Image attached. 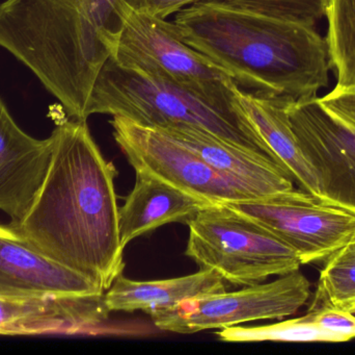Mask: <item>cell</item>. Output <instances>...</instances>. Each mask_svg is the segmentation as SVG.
Here are the masks:
<instances>
[{"mask_svg":"<svg viewBox=\"0 0 355 355\" xmlns=\"http://www.w3.org/2000/svg\"><path fill=\"white\" fill-rule=\"evenodd\" d=\"M349 242H354V243H355V231H354V236H352V240H350Z\"/></svg>","mask_w":355,"mask_h":355,"instance_id":"cell-25","label":"cell"},{"mask_svg":"<svg viewBox=\"0 0 355 355\" xmlns=\"http://www.w3.org/2000/svg\"><path fill=\"white\" fill-rule=\"evenodd\" d=\"M310 296L311 283L297 270L271 283L186 299L149 315L162 331L191 335L254 321L279 320L296 314Z\"/></svg>","mask_w":355,"mask_h":355,"instance_id":"cell-6","label":"cell"},{"mask_svg":"<svg viewBox=\"0 0 355 355\" xmlns=\"http://www.w3.org/2000/svg\"><path fill=\"white\" fill-rule=\"evenodd\" d=\"M225 204L295 250L302 265L327 262L355 231V213L302 190Z\"/></svg>","mask_w":355,"mask_h":355,"instance_id":"cell-9","label":"cell"},{"mask_svg":"<svg viewBox=\"0 0 355 355\" xmlns=\"http://www.w3.org/2000/svg\"><path fill=\"white\" fill-rule=\"evenodd\" d=\"M319 101L334 116L355 129V85L336 87L331 93L319 98Z\"/></svg>","mask_w":355,"mask_h":355,"instance_id":"cell-23","label":"cell"},{"mask_svg":"<svg viewBox=\"0 0 355 355\" xmlns=\"http://www.w3.org/2000/svg\"><path fill=\"white\" fill-rule=\"evenodd\" d=\"M237 10L313 28L327 16L329 0H208Z\"/></svg>","mask_w":355,"mask_h":355,"instance_id":"cell-21","label":"cell"},{"mask_svg":"<svg viewBox=\"0 0 355 355\" xmlns=\"http://www.w3.org/2000/svg\"><path fill=\"white\" fill-rule=\"evenodd\" d=\"M52 156L26 216L10 224L48 258L107 291L124 270L119 233L116 170L92 137L87 120L52 131Z\"/></svg>","mask_w":355,"mask_h":355,"instance_id":"cell-1","label":"cell"},{"mask_svg":"<svg viewBox=\"0 0 355 355\" xmlns=\"http://www.w3.org/2000/svg\"><path fill=\"white\" fill-rule=\"evenodd\" d=\"M162 131L196 152L215 170L248 188L258 199L294 189L291 175L269 156L190 125H175Z\"/></svg>","mask_w":355,"mask_h":355,"instance_id":"cell-14","label":"cell"},{"mask_svg":"<svg viewBox=\"0 0 355 355\" xmlns=\"http://www.w3.org/2000/svg\"><path fill=\"white\" fill-rule=\"evenodd\" d=\"M213 206L150 175L137 173L135 187L119 208L121 245L175 222L187 223L207 206Z\"/></svg>","mask_w":355,"mask_h":355,"instance_id":"cell-16","label":"cell"},{"mask_svg":"<svg viewBox=\"0 0 355 355\" xmlns=\"http://www.w3.org/2000/svg\"><path fill=\"white\" fill-rule=\"evenodd\" d=\"M104 294L0 296V335L76 333L93 329L104 322L110 313Z\"/></svg>","mask_w":355,"mask_h":355,"instance_id":"cell-13","label":"cell"},{"mask_svg":"<svg viewBox=\"0 0 355 355\" xmlns=\"http://www.w3.org/2000/svg\"><path fill=\"white\" fill-rule=\"evenodd\" d=\"M327 43L338 88L355 85V0H329Z\"/></svg>","mask_w":355,"mask_h":355,"instance_id":"cell-18","label":"cell"},{"mask_svg":"<svg viewBox=\"0 0 355 355\" xmlns=\"http://www.w3.org/2000/svg\"><path fill=\"white\" fill-rule=\"evenodd\" d=\"M185 254L225 283L248 287L300 270V256L281 239L227 204L207 206L187 222Z\"/></svg>","mask_w":355,"mask_h":355,"instance_id":"cell-5","label":"cell"},{"mask_svg":"<svg viewBox=\"0 0 355 355\" xmlns=\"http://www.w3.org/2000/svg\"><path fill=\"white\" fill-rule=\"evenodd\" d=\"M200 0H137V10H144L152 16L166 19L175 12H180L184 6Z\"/></svg>","mask_w":355,"mask_h":355,"instance_id":"cell-24","label":"cell"},{"mask_svg":"<svg viewBox=\"0 0 355 355\" xmlns=\"http://www.w3.org/2000/svg\"><path fill=\"white\" fill-rule=\"evenodd\" d=\"M174 24L239 87L304 101L329 83L327 40L311 27L208 0L178 12Z\"/></svg>","mask_w":355,"mask_h":355,"instance_id":"cell-3","label":"cell"},{"mask_svg":"<svg viewBox=\"0 0 355 355\" xmlns=\"http://www.w3.org/2000/svg\"><path fill=\"white\" fill-rule=\"evenodd\" d=\"M329 304L355 313V243L348 242L327 261L311 308Z\"/></svg>","mask_w":355,"mask_h":355,"instance_id":"cell-20","label":"cell"},{"mask_svg":"<svg viewBox=\"0 0 355 355\" xmlns=\"http://www.w3.org/2000/svg\"><path fill=\"white\" fill-rule=\"evenodd\" d=\"M137 0H6L0 46L31 69L71 119L87 120L92 91Z\"/></svg>","mask_w":355,"mask_h":355,"instance_id":"cell-2","label":"cell"},{"mask_svg":"<svg viewBox=\"0 0 355 355\" xmlns=\"http://www.w3.org/2000/svg\"><path fill=\"white\" fill-rule=\"evenodd\" d=\"M238 87L196 91L146 76L110 58L98 75L87 115V118L95 114L125 117L143 126L159 129L190 125L272 158L238 102Z\"/></svg>","mask_w":355,"mask_h":355,"instance_id":"cell-4","label":"cell"},{"mask_svg":"<svg viewBox=\"0 0 355 355\" xmlns=\"http://www.w3.org/2000/svg\"><path fill=\"white\" fill-rule=\"evenodd\" d=\"M218 339L230 343H252V342H347L341 336L327 331L323 327L300 318L260 325V327H232L219 329L215 333Z\"/></svg>","mask_w":355,"mask_h":355,"instance_id":"cell-19","label":"cell"},{"mask_svg":"<svg viewBox=\"0 0 355 355\" xmlns=\"http://www.w3.org/2000/svg\"><path fill=\"white\" fill-rule=\"evenodd\" d=\"M89 277L58 264L26 241L12 225L0 223V296L104 294Z\"/></svg>","mask_w":355,"mask_h":355,"instance_id":"cell-11","label":"cell"},{"mask_svg":"<svg viewBox=\"0 0 355 355\" xmlns=\"http://www.w3.org/2000/svg\"><path fill=\"white\" fill-rule=\"evenodd\" d=\"M110 123L114 140L135 173L155 177L211 204L258 199L162 129L121 116H114Z\"/></svg>","mask_w":355,"mask_h":355,"instance_id":"cell-7","label":"cell"},{"mask_svg":"<svg viewBox=\"0 0 355 355\" xmlns=\"http://www.w3.org/2000/svg\"><path fill=\"white\" fill-rule=\"evenodd\" d=\"M304 319L343 337L346 341L355 339V316L352 313L329 304L309 308Z\"/></svg>","mask_w":355,"mask_h":355,"instance_id":"cell-22","label":"cell"},{"mask_svg":"<svg viewBox=\"0 0 355 355\" xmlns=\"http://www.w3.org/2000/svg\"><path fill=\"white\" fill-rule=\"evenodd\" d=\"M238 102L275 162L291 175L302 191L322 199L318 177L310 164L290 123L287 106L291 98L267 92H248L238 87Z\"/></svg>","mask_w":355,"mask_h":355,"instance_id":"cell-15","label":"cell"},{"mask_svg":"<svg viewBox=\"0 0 355 355\" xmlns=\"http://www.w3.org/2000/svg\"><path fill=\"white\" fill-rule=\"evenodd\" d=\"M112 58L124 68L196 91L237 85L227 71L184 42L174 22L144 10L131 13Z\"/></svg>","mask_w":355,"mask_h":355,"instance_id":"cell-8","label":"cell"},{"mask_svg":"<svg viewBox=\"0 0 355 355\" xmlns=\"http://www.w3.org/2000/svg\"><path fill=\"white\" fill-rule=\"evenodd\" d=\"M225 291V281L211 269H200L187 276L151 281H132L122 273L105 292L104 299L110 312L144 311L150 314L186 299Z\"/></svg>","mask_w":355,"mask_h":355,"instance_id":"cell-17","label":"cell"},{"mask_svg":"<svg viewBox=\"0 0 355 355\" xmlns=\"http://www.w3.org/2000/svg\"><path fill=\"white\" fill-rule=\"evenodd\" d=\"M52 139L31 137L0 99V210L18 222L31 210L47 174Z\"/></svg>","mask_w":355,"mask_h":355,"instance_id":"cell-12","label":"cell"},{"mask_svg":"<svg viewBox=\"0 0 355 355\" xmlns=\"http://www.w3.org/2000/svg\"><path fill=\"white\" fill-rule=\"evenodd\" d=\"M287 112L298 144L318 177L322 199L355 213V129L317 97L290 100Z\"/></svg>","mask_w":355,"mask_h":355,"instance_id":"cell-10","label":"cell"}]
</instances>
